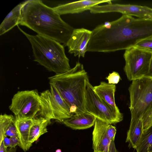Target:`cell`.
Wrapping results in <instances>:
<instances>
[{"mask_svg": "<svg viewBox=\"0 0 152 152\" xmlns=\"http://www.w3.org/2000/svg\"><path fill=\"white\" fill-rule=\"evenodd\" d=\"M19 24L63 44H66L74 29L64 21L53 8L39 0L25 1Z\"/></svg>", "mask_w": 152, "mask_h": 152, "instance_id": "6da1fadb", "label": "cell"}, {"mask_svg": "<svg viewBox=\"0 0 152 152\" xmlns=\"http://www.w3.org/2000/svg\"><path fill=\"white\" fill-rule=\"evenodd\" d=\"M88 77L83 64L77 61L67 72L48 78L50 84L56 88L69 107L73 115L86 112L85 93Z\"/></svg>", "mask_w": 152, "mask_h": 152, "instance_id": "7a4b0ae2", "label": "cell"}, {"mask_svg": "<svg viewBox=\"0 0 152 152\" xmlns=\"http://www.w3.org/2000/svg\"><path fill=\"white\" fill-rule=\"evenodd\" d=\"M17 26L31 45L34 61L56 74L64 73L71 69L63 45L48 37L28 34Z\"/></svg>", "mask_w": 152, "mask_h": 152, "instance_id": "3957f363", "label": "cell"}, {"mask_svg": "<svg viewBox=\"0 0 152 152\" xmlns=\"http://www.w3.org/2000/svg\"><path fill=\"white\" fill-rule=\"evenodd\" d=\"M128 90L131 121L143 117L152 106V78L145 76L132 80Z\"/></svg>", "mask_w": 152, "mask_h": 152, "instance_id": "277c9868", "label": "cell"}, {"mask_svg": "<svg viewBox=\"0 0 152 152\" xmlns=\"http://www.w3.org/2000/svg\"><path fill=\"white\" fill-rule=\"evenodd\" d=\"M40 100L37 116L63 122L73 116L69 107L52 85L50 84V89L41 93Z\"/></svg>", "mask_w": 152, "mask_h": 152, "instance_id": "5b68a950", "label": "cell"}, {"mask_svg": "<svg viewBox=\"0 0 152 152\" xmlns=\"http://www.w3.org/2000/svg\"><path fill=\"white\" fill-rule=\"evenodd\" d=\"M85 93L86 110L96 118L111 124L123 120V114L106 103L97 95L88 77L86 80Z\"/></svg>", "mask_w": 152, "mask_h": 152, "instance_id": "8992f818", "label": "cell"}, {"mask_svg": "<svg viewBox=\"0 0 152 152\" xmlns=\"http://www.w3.org/2000/svg\"><path fill=\"white\" fill-rule=\"evenodd\" d=\"M152 56V50L136 46L125 50L124 57L125 64L124 70L129 80L146 76Z\"/></svg>", "mask_w": 152, "mask_h": 152, "instance_id": "52a82bcc", "label": "cell"}, {"mask_svg": "<svg viewBox=\"0 0 152 152\" xmlns=\"http://www.w3.org/2000/svg\"><path fill=\"white\" fill-rule=\"evenodd\" d=\"M9 108L16 119H33L40 110V94L37 90L18 91Z\"/></svg>", "mask_w": 152, "mask_h": 152, "instance_id": "ba28073f", "label": "cell"}, {"mask_svg": "<svg viewBox=\"0 0 152 152\" xmlns=\"http://www.w3.org/2000/svg\"><path fill=\"white\" fill-rule=\"evenodd\" d=\"M91 13L97 14L117 12L123 15L133 16L139 18L152 20V8L131 4H110L105 5H96L89 10Z\"/></svg>", "mask_w": 152, "mask_h": 152, "instance_id": "9c48e42d", "label": "cell"}, {"mask_svg": "<svg viewBox=\"0 0 152 152\" xmlns=\"http://www.w3.org/2000/svg\"><path fill=\"white\" fill-rule=\"evenodd\" d=\"M92 32L84 28H74L66 45L69 53L75 56L84 57Z\"/></svg>", "mask_w": 152, "mask_h": 152, "instance_id": "30bf717a", "label": "cell"}, {"mask_svg": "<svg viewBox=\"0 0 152 152\" xmlns=\"http://www.w3.org/2000/svg\"><path fill=\"white\" fill-rule=\"evenodd\" d=\"M110 124L96 118L92 132V147L96 152H108L112 141L107 133Z\"/></svg>", "mask_w": 152, "mask_h": 152, "instance_id": "8fae6325", "label": "cell"}, {"mask_svg": "<svg viewBox=\"0 0 152 152\" xmlns=\"http://www.w3.org/2000/svg\"><path fill=\"white\" fill-rule=\"evenodd\" d=\"M112 1L111 0H81L60 4L53 8L60 15L78 13L89 10L91 7L101 3L112 4Z\"/></svg>", "mask_w": 152, "mask_h": 152, "instance_id": "7c38bea8", "label": "cell"}, {"mask_svg": "<svg viewBox=\"0 0 152 152\" xmlns=\"http://www.w3.org/2000/svg\"><path fill=\"white\" fill-rule=\"evenodd\" d=\"M96 118L87 112L73 115L62 123L66 126L75 130L90 128L94 125Z\"/></svg>", "mask_w": 152, "mask_h": 152, "instance_id": "4fadbf2b", "label": "cell"}, {"mask_svg": "<svg viewBox=\"0 0 152 152\" xmlns=\"http://www.w3.org/2000/svg\"><path fill=\"white\" fill-rule=\"evenodd\" d=\"M32 122L33 119H15V125L20 142L19 146L25 152L28 150L32 145L29 142L28 138Z\"/></svg>", "mask_w": 152, "mask_h": 152, "instance_id": "5bb4252c", "label": "cell"}, {"mask_svg": "<svg viewBox=\"0 0 152 152\" xmlns=\"http://www.w3.org/2000/svg\"><path fill=\"white\" fill-rule=\"evenodd\" d=\"M93 87L94 91L101 99L116 110L120 111L115 102V93L116 89L115 84L101 82L99 85Z\"/></svg>", "mask_w": 152, "mask_h": 152, "instance_id": "9a60e30c", "label": "cell"}, {"mask_svg": "<svg viewBox=\"0 0 152 152\" xmlns=\"http://www.w3.org/2000/svg\"><path fill=\"white\" fill-rule=\"evenodd\" d=\"M143 132L142 117L131 121L126 141L129 143V147L136 149L143 134Z\"/></svg>", "mask_w": 152, "mask_h": 152, "instance_id": "2e32d148", "label": "cell"}, {"mask_svg": "<svg viewBox=\"0 0 152 152\" xmlns=\"http://www.w3.org/2000/svg\"><path fill=\"white\" fill-rule=\"evenodd\" d=\"M25 1L16 6L7 15L0 26V35L8 32L19 24L21 18L22 9Z\"/></svg>", "mask_w": 152, "mask_h": 152, "instance_id": "e0dca14e", "label": "cell"}, {"mask_svg": "<svg viewBox=\"0 0 152 152\" xmlns=\"http://www.w3.org/2000/svg\"><path fill=\"white\" fill-rule=\"evenodd\" d=\"M50 121L42 117H37L33 119L28 138L30 144L32 145L41 135L48 132L47 127L50 124Z\"/></svg>", "mask_w": 152, "mask_h": 152, "instance_id": "ac0fdd59", "label": "cell"}, {"mask_svg": "<svg viewBox=\"0 0 152 152\" xmlns=\"http://www.w3.org/2000/svg\"><path fill=\"white\" fill-rule=\"evenodd\" d=\"M135 149L137 152H152V126L143 134Z\"/></svg>", "mask_w": 152, "mask_h": 152, "instance_id": "d6986e66", "label": "cell"}, {"mask_svg": "<svg viewBox=\"0 0 152 152\" xmlns=\"http://www.w3.org/2000/svg\"><path fill=\"white\" fill-rule=\"evenodd\" d=\"M15 118L12 115L6 114L0 115V142L2 141L6 130L10 122Z\"/></svg>", "mask_w": 152, "mask_h": 152, "instance_id": "ffe728a7", "label": "cell"}, {"mask_svg": "<svg viewBox=\"0 0 152 152\" xmlns=\"http://www.w3.org/2000/svg\"><path fill=\"white\" fill-rule=\"evenodd\" d=\"M142 119L144 134L152 126V106L144 114Z\"/></svg>", "mask_w": 152, "mask_h": 152, "instance_id": "44dd1931", "label": "cell"}, {"mask_svg": "<svg viewBox=\"0 0 152 152\" xmlns=\"http://www.w3.org/2000/svg\"><path fill=\"white\" fill-rule=\"evenodd\" d=\"M15 118L9 124L5 132L4 136L10 137L18 138L17 132L15 125Z\"/></svg>", "mask_w": 152, "mask_h": 152, "instance_id": "7402d4cb", "label": "cell"}, {"mask_svg": "<svg viewBox=\"0 0 152 152\" xmlns=\"http://www.w3.org/2000/svg\"><path fill=\"white\" fill-rule=\"evenodd\" d=\"M135 46L145 49L152 50V36L142 40Z\"/></svg>", "mask_w": 152, "mask_h": 152, "instance_id": "603a6c76", "label": "cell"}, {"mask_svg": "<svg viewBox=\"0 0 152 152\" xmlns=\"http://www.w3.org/2000/svg\"><path fill=\"white\" fill-rule=\"evenodd\" d=\"M106 79L108 80L109 84H118L121 79L119 74L115 72L110 73Z\"/></svg>", "mask_w": 152, "mask_h": 152, "instance_id": "cb8c5ba5", "label": "cell"}, {"mask_svg": "<svg viewBox=\"0 0 152 152\" xmlns=\"http://www.w3.org/2000/svg\"><path fill=\"white\" fill-rule=\"evenodd\" d=\"M0 152H15L16 148H14L5 147L4 145L3 140L0 142Z\"/></svg>", "mask_w": 152, "mask_h": 152, "instance_id": "d4e9b609", "label": "cell"}, {"mask_svg": "<svg viewBox=\"0 0 152 152\" xmlns=\"http://www.w3.org/2000/svg\"><path fill=\"white\" fill-rule=\"evenodd\" d=\"M10 138V148H16L17 145H19L20 142L18 137H12Z\"/></svg>", "mask_w": 152, "mask_h": 152, "instance_id": "484cf974", "label": "cell"}, {"mask_svg": "<svg viewBox=\"0 0 152 152\" xmlns=\"http://www.w3.org/2000/svg\"><path fill=\"white\" fill-rule=\"evenodd\" d=\"M3 140L4 145L5 147L6 148L10 147V138H9L7 137L4 136Z\"/></svg>", "mask_w": 152, "mask_h": 152, "instance_id": "4316f807", "label": "cell"}, {"mask_svg": "<svg viewBox=\"0 0 152 152\" xmlns=\"http://www.w3.org/2000/svg\"><path fill=\"white\" fill-rule=\"evenodd\" d=\"M108 152H118L115 147L114 140H113L111 142Z\"/></svg>", "mask_w": 152, "mask_h": 152, "instance_id": "83f0119b", "label": "cell"}, {"mask_svg": "<svg viewBox=\"0 0 152 152\" xmlns=\"http://www.w3.org/2000/svg\"><path fill=\"white\" fill-rule=\"evenodd\" d=\"M146 76L152 78V56L149 72Z\"/></svg>", "mask_w": 152, "mask_h": 152, "instance_id": "f1b7e54d", "label": "cell"}, {"mask_svg": "<svg viewBox=\"0 0 152 152\" xmlns=\"http://www.w3.org/2000/svg\"><path fill=\"white\" fill-rule=\"evenodd\" d=\"M56 152H62L61 149H57L56 150Z\"/></svg>", "mask_w": 152, "mask_h": 152, "instance_id": "f546056e", "label": "cell"}, {"mask_svg": "<svg viewBox=\"0 0 152 152\" xmlns=\"http://www.w3.org/2000/svg\"><path fill=\"white\" fill-rule=\"evenodd\" d=\"M96 152L94 151V152Z\"/></svg>", "mask_w": 152, "mask_h": 152, "instance_id": "4dcf8cb0", "label": "cell"}]
</instances>
